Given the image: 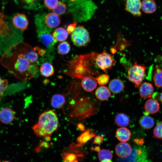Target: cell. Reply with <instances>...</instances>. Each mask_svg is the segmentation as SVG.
<instances>
[{
	"label": "cell",
	"instance_id": "1",
	"mask_svg": "<svg viewBox=\"0 0 162 162\" xmlns=\"http://www.w3.org/2000/svg\"><path fill=\"white\" fill-rule=\"evenodd\" d=\"M38 56L29 44L20 42L14 44L2 57L1 62L14 76L25 81L34 76Z\"/></svg>",
	"mask_w": 162,
	"mask_h": 162
},
{
	"label": "cell",
	"instance_id": "2",
	"mask_svg": "<svg viewBox=\"0 0 162 162\" xmlns=\"http://www.w3.org/2000/svg\"><path fill=\"white\" fill-rule=\"evenodd\" d=\"M58 121L56 113L52 110L41 113L38 123L33 127L35 134L40 137L49 138L58 128Z\"/></svg>",
	"mask_w": 162,
	"mask_h": 162
},
{
	"label": "cell",
	"instance_id": "3",
	"mask_svg": "<svg viewBox=\"0 0 162 162\" xmlns=\"http://www.w3.org/2000/svg\"><path fill=\"white\" fill-rule=\"evenodd\" d=\"M40 16H37L35 20L38 37L49 52H52L57 42L51 34V30L46 25Z\"/></svg>",
	"mask_w": 162,
	"mask_h": 162
},
{
	"label": "cell",
	"instance_id": "4",
	"mask_svg": "<svg viewBox=\"0 0 162 162\" xmlns=\"http://www.w3.org/2000/svg\"><path fill=\"white\" fill-rule=\"evenodd\" d=\"M94 64L100 70L106 73L116 63L113 57L105 51L100 53H93Z\"/></svg>",
	"mask_w": 162,
	"mask_h": 162
},
{
	"label": "cell",
	"instance_id": "5",
	"mask_svg": "<svg viewBox=\"0 0 162 162\" xmlns=\"http://www.w3.org/2000/svg\"><path fill=\"white\" fill-rule=\"evenodd\" d=\"M146 70L144 65L138 64L136 62L128 69V79L134 84L135 88L139 87L142 83L145 76Z\"/></svg>",
	"mask_w": 162,
	"mask_h": 162
},
{
	"label": "cell",
	"instance_id": "6",
	"mask_svg": "<svg viewBox=\"0 0 162 162\" xmlns=\"http://www.w3.org/2000/svg\"><path fill=\"white\" fill-rule=\"evenodd\" d=\"M71 37L74 44L78 47L86 46L90 40L88 31L82 26L76 27L71 33Z\"/></svg>",
	"mask_w": 162,
	"mask_h": 162
},
{
	"label": "cell",
	"instance_id": "7",
	"mask_svg": "<svg viewBox=\"0 0 162 162\" xmlns=\"http://www.w3.org/2000/svg\"><path fill=\"white\" fill-rule=\"evenodd\" d=\"M141 0H126L125 10L136 16H140L142 15Z\"/></svg>",
	"mask_w": 162,
	"mask_h": 162
},
{
	"label": "cell",
	"instance_id": "8",
	"mask_svg": "<svg viewBox=\"0 0 162 162\" xmlns=\"http://www.w3.org/2000/svg\"><path fill=\"white\" fill-rule=\"evenodd\" d=\"M130 145L126 142H121L116 146L115 151L116 154L119 157L123 158L129 156L132 152Z\"/></svg>",
	"mask_w": 162,
	"mask_h": 162
},
{
	"label": "cell",
	"instance_id": "9",
	"mask_svg": "<svg viewBox=\"0 0 162 162\" xmlns=\"http://www.w3.org/2000/svg\"><path fill=\"white\" fill-rule=\"evenodd\" d=\"M12 22L16 28L22 31L27 29L28 25V21L26 16L22 13L18 14L14 16Z\"/></svg>",
	"mask_w": 162,
	"mask_h": 162
},
{
	"label": "cell",
	"instance_id": "10",
	"mask_svg": "<svg viewBox=\"0 0 162 162\" xmlns=\"http://www.w3.org/2000/svg\"><path fill=\"white\" fill-rule=\"evenodd\" d=\"M81 85L85 91L91 92L96 88L97 82L96 78L89 75L85 76L82 78Z\"/></svg>",
	"mask_w": 162,
	"mask_h": 162
},
{
	"label": "cell",
	"instance_id": "11",
	"mask_svg": "<svg viewBox=\"0 0 162 162\" xmlns=\"http://www.w3.org/2000/svg\"><path fill=\"white\" fill-rule=\"evenodd\" d=\"M154 91L152 84L149 82L142 83L139 87V93L140 96L143 98H150Z\"/></svg>",
	"mask_w": 162,
	"mask_h": 162
},
{
	"label": "cell",
	"instance_id": "12",
	"mask_svg": "<svg viewBox=\"0 0 162 162\" xmlns=\"http://www.w3.org/2000/svg\"><path fill=\"white\" fill-rule=\"evenodd\" d=\"M44 22L49 28L52 29L58 26L61 22V19L59 15L52 12L48 14L46 16Z\"/></svg>",
	"mask_w": 162,
	"mask_h": 162
},
{
	"label": "cell",
	"instance_id": "13",
	"mask_svg": "<svg viewBox=\"0 0 162 162\" xmlns=\"http://www.w3.org/2000/svg\"><path fill=\"white\" fill-rule=\"evenodd\" d=\"M14 112L11 108L5 107L0 111V121L3 123H10L14 120Z\"/></svg>",
	"mask_w": 162,
	"mask_h": 162
},
{
	"label": "cell",
	"instance_id": "14",
	"mask_svg": "<svg viewBox=\"0 0 162 162\" xmlns=\"http://www.w3.org/2000/svg\"><path fill=\"white\" fill-rule=\"evenodd\" d=\"M144 108L148 113L154 114L159 111L160 109V104L157 99L151 98L146 102Z\"/></svg>",
	"mask_w": 162,
	"mask_h": 162
},
{
	"label": "cell",
	"instance_id": "15",
	"mask_svg": "<svg viewBox=\"0 0 162 162\" xmlns=\"http://www.w3.org/2000/svg\"><path fill=\"white\" fill-rule=\"evenodd\" d=\"M123 82L118 79H114L111 80L108 85L110 91L113 94H117L123 91L124 88Z\"/></svg>",
	"mask_w": 162,
	"mask_h": 162
},
{
	"label": "cell",
	"instance_id": "16",
	"mask_svg": "<svg viewBox=\"0 0 162 162\" xmlns=\"http://www.w3.org/2000/svg\"><path fill=\"white\" fill-rule=\"evenodd\" d=\"M117 139L121 142H126L130 139L131 133L130 130L125 127L118 128L116 132Z\"/></svg>",
	"mask_w": 162,
	"mask_h": 162
},
{
	"label": "cell",
	"instance_id": "17",
	"mask_svg": "<svg viewBox=\"0 0 162 162\" xmlns=\"http://www.w3.org/2000/svg\"><path fill=\"white\" fill-rule=\"evenodd\" d=\"M157 6L154 0H143L141 2V9L144 13L151 14L156 10Z\"/></svg>",
	"mask_w": 162,
	"mask_h": 162
},
{
	"label": "cell",
	"instance_id": "18",
	"mask_svg": "<svg viewBox=\"0 0 162 162\" xmlns=\"http://www.w3.org/2000/svg\"><path fill=\"white\" fill-rule=\"evenodd\" d=\"M95 94L96 97L102 101L107 100L111 95L110 91L109 88L104 86L98 88L95 90Z\"/></svg>",
	"mask_w": 162,
	"mask_h": 162
},
{
	"label": "cell",
	"instance_id": "19",
	"mask_svg": "<svg viewBox=\"0 0 162 162\" xmlns=\"http://www.w3.org/2000/svg\"><path fill=\"white\" fill-rule=\"evenodd\" d=\"M115 122L118 127H125L129 124L130 119L128 116L127 115L121 113H118L116 116Z\"/></svg>",
	"mask_w": 162,
	"mask_h": 162
},
{
	"label": "cell",
	"instance_id": "20",
	"mask_svg": "<svg viewBox=\"0 0 162 162\" xmlns=\"http://www.w3.org/2000/svg\"><path fill=\"white\" fill-rule=\"evenodd\" d=\"M139 123L140 126L142 128L148 129L154 126V121L152 117L145 115L140 118L139 120Z\"/></svg>",
	"mask_w": 162,
	"mask_h": 162
},
{
	"label": "cell",
	"instance_id": "21",
	"mask_svg": "<svg viewBox=\"0 0 162 162\" xmlns=\"http://www.w3.org/2000/svg\"><path fill=\"white\" fill-rule=\"evenodd\" d=\"M40 70L41 75L46 77L52 76L54 73V69L53 66L48 62L42 63L40 66Z\"/></svg>",
	"mask_w": 162,
	"mask_h": 162
},
{
	"label": "cell",
	"instance_id": "22",
	"mask_svg": "<svg viewBox=\"0 0 162 162\" xmlns=\"http://www.w3.org/2000/svg\"><path fill=\"white\" fill-rule=\"evenodd\" d=\"M68 34L66 30L63 28L59 27L55 30L52 35L56 40L62 42L67 39Z\"/></svg>",
	"mask_w": 162,
	"mask_h": 162
},
{
	"label": "cell",
	"instance_id": "23",
	"mask_svg": "<svg viewBox=\"0 0 162 162\" xmlns=\"http://www.w3.org/2000/svg\"><path fill=\"white\" fill-rule=\"evenodd\" d=\"M65 102V97L63 95L61 94H54L52 97L51 100V105L55 108H61Z\"/></svg>",
	"mask_w": 162,
	"mask_h": 162
},
{
	"label": "cell",
	"instance_id": "24",
	"mask_svg": "<svg viewBox=\"0 0 162 162\" xmlns=\"http://www.w3.org/2000/svg\"><path fill=\"white\" fill-rule=\"evenodd\" d=\"M153 80L156 87H162V70L159 66H157L155 68Z\"/></svg>",
	"mask_w": 162,
	"mask_h": 162
},
{
	"label": "cell",
	"instance_id": "25",
	"mask_svg": "<svg viewBox=\"0 0 162 162\" xmlns=\"http://www.w3.org/2000/svg\"><path fill=\"white\" fill-rule=\"evenodd\" d=\"M95 136L94 133L88 130L78 137L77 141L80 144H84Z\"/></svg>",
	"mask_w": 162,
	"mask_h": 162
},
{
	"label": "cell",
	"instance_id": "26",
	"mask_svg": "<svg viewBox=\"0 0 162 162\" xmlns=\"http://www.w3.org/2000/svg\"><path fill=\"white\" fill-rule=\"evenodd\" d=\"M70 50V44L66 41H62L60 43L57 47V51L58 53L64 55L68 54Z\"/></svg>",
	"mask_w": 162,
	"mask_h": 162
},
{
	"label": "cell",
	"instance_id": "27",
	"mask_svg": "<svg viewBox=\"0 0 162 162\" xmlns=\"http://www.w3.org/2000/svg\"><path fill=\"white\" fill-rule=\"evenodd\" d=\"M98 155L99 160L102 161L106 159L111 160L113 155L111 152L106 149H102L100 150L98 153Z\"/></svg>",
	"mask_w": 162,
	"mask_h": 162
},
{
	"label": "cell",
	"instance_id": "28",
	"mask_svg": "<svg viewBox=\"0 0 162 162\" xmlns=\"http://www.w3.org/2000/svg\"><path fill=\"white\" fill-rule=\"evenodd\" d=\"M67 8L65 4L61 1H59L57 7L53 10V13L59 16L63 14L65 12Z\"/></svg>",
	"mask_w": 162,
	"mask_h": 162
},
{
	"label": "cell",
	"instance_id": "29",
	"mask_svg": "<svg viewBox=\"0 0 162 162\" xmlns=\"http://www.w3.org/2000/svg\"><path fill=\"white\" fill-rule=\"evenodd\" d=\"M109 77L107 74H102L98 76L96 78L97 83L103 86L107 84L109 80Z\"/></svg>",
	"mask_w": 162,
	"mask_h": 162
},
{
	"label": "cell",
	"instance_id": "30",
	"mask_svg": "<svg viewBox=\"0 0 162 162\" xmlns=\"http://www.w3.org/2000/svg\"><path fill=\"white\" fill-rule=\"evenodd\" d=\"M153 135L155 137L162 139V122L157 124L154 129Z\"/></svg>",
	"mask_w": 162,
	"mask_h": 162
},
{
	"label": "cell",
	"instance_id": "31",
	"mask_svg": "<svg viewBox=\"0 0 162 162\" xmlns=\"http://www.w3.org/2000/svg\"><path fill=\"white\" fill-rule=\"evenodd\" d=\"M58 0H44V4L48 9L53 10L57 6L58 3Z\"/></svg>",
	"mask_w": 162,
	"mask_h": 162
},
{
	"label": "cell",
	"instance_id": "32",
	"mask_svg": "<svg viewBox=\"0 0 162 162\" xmlns=\"http://www.w3.org/2000/svg\"><path fill=\"white\" fill-rule=\"evenodd\" d=\"M8 82L6 79L2 80L0 76V99L1 98L4 90L6 88Z\"/></svg>",
	"mask_w": 162,
	"mask_h": 162
},
{
	"label": "cell",
	"instance_id": "33",
	"mask_svg": "<svg viewBox=\"0 0 162 162\" xmlns=\"http://www.w3.org/2000/svg\"><path fill=\"white\" fill-rule=\"evenodd\" d=\"M76 158V155L71 153L66 154L63 156L64 162H74Z\"/></svg>",
	"mask_w": 162,
	"mask_h": 162
},
{
	"label": "cell",
	"instance_id": "34",
	"mask_svg": "<svg viewBox=\"0 0 162 162\" xmlns=\"http://www.w3.org/2000/svg\"><path fill=\"white\" fill-rule=\"evenodd\" d=\"M76 25V22H74L67 27L66 30L68 34H71L75 30Z\"/></svg>",
	"mask_w": 162,
	"mask_h": 162
},
{
	"label": "cell",
	"instance_id": "35",
	"mask_svg": "<svg viewBox=\"0 0 162 162\" xmlns=\"http://www.w3.org/2000/svg\"><path fill=\"white\" fill-rule=\"evenodd\" d=\"M103 140V136L98 135L95 136L93 143L95 144H100L102 143Z\"/></svg>",
	"mask_w": 162,
	"mask_h": 162
},
{
	"label": "cell",
	"instance_id": "36",
	"mask_svg": "<svg viewBox=\"0 0 162 162\" xmlns=\"http://www.w3.org/2000/svg\"><path fill=\"white\" fill-rule=\"evenodd\" d=\"M23 2L27 4L33 3L37 0H21Z\"/></svg>",
	"mask_w": 162,
	"mask_h": 162
},
{
	"label": "cell",
	"instance_id": "37",
	"mask_svg": "<svg viewBox=\"0 0 162 162\" xmlns=\"http://www.w3.org/2000/svg\"><path fill=\"white\" fill-rule=\"evenodd\" d=\"M77 127L79 130L82 131H84L85 130V126L82 124H78Z\"/></svg>",
	"mask_w": 162,
	"mask_h": 162
},
{
	"label": "cell",
	"instance_id": "38",
	"mask_svg": "<svg viewBox=\"0 0 162 162\" xmlns=\"http://www.w3.org/2000/svg\"><path fill=\"white\" fill-rule=\"evenodd\" d=\"M134 141L136 143L140 144V145H141V144H143V142H144V141L142 139L140 140L135 139L134 140Z\"/></svg>",
	"mask_w": 162,
	"mask_h": 162
},
{
	"label": "cell",
	"instance_id": "39",
	"mask_svg": "<svg viewBox=\"0 0 162 162\" xmlns=\"http://www.w3.org/2000/svg\"><path fill=\"white\" fill-rule=\"evenodd\" d=\"M94 150L95 151L99 152L100 150V147L99 146L95 147L94 148Z\"/></svg>",
	"mask_w": 162,
	"mask_h": 162
},
{
	"label": "cell",
	"instance_id": "40",
	"mask_svg": "<svg viewBox=\"0 0 162 162\" xmlns=\"http://www.w3.org/2000/svg\"><path fill=\"white\" fill-rule=\"evenodd\" d=\"M101 162H112V161H111L110 160L106 159L101 161Z\"/></svg>",
	"mask_w": 162,
	"mask_h": 162
},
{
	"label": "cell",
	"instance_id": "41",
	"mask_svg": "<svg viewBox=\"0 0 162 162\" xmlns=\"http://www.w3.org/2000/svg\"><path fill=\"white\" fill-rule=\"evenodd\" d=\"M160 99L161 102L162 103V92L161 93V94L160 95Z\"/></svg>",
	"mask_w": 162,
	"mask_h": 162
},
{
	"label": "cell",
	"instance_id": "42",
	"mask_svg": "<svg viewBox=\"0 0 162 162\" xmlns=\"http://www.w3.org/2000/svg\"><path fill=\"white\" fill-rule=\"evenodd\" d=\"M2 162H11L9 161H8V160H5V161H4Z\"/></svg>",
	"mask_w": 162,
	"mask_h": 162
},
{
	"label": "cell",
	"instance_id": "43",
	"mask_svg": "<svg viewBox=\"0 0 162 162\" xmlns=\"http://www.w3.org/2000/svg\"><path fill=\"white\" fill-rule=\"evenodd\" d=\"M74 162H78V161L77 160H75V161H74Z\"/></svg>",
	"mask_w": 162,
	"mask_h": 162
},
{
	"label": "cell",
	"instance_id": "44",
	"mask_svg": "<svg viewBox=\"0 0 162 162\" xmlns=\"http://www.w3.org/2000/svg\"><path fill=\"white\" fill-rule=\"evenodd\" d=\"M0 162H1V161H0Z\"/></svg>",
	"mask_w": 162,
	"mask_h": 162
}]
</instances>
